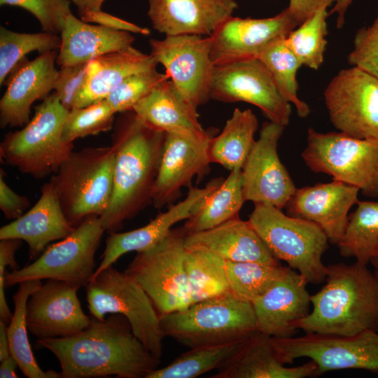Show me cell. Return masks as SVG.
Instances as JSON below:
<instances>
[{"label":"cell","instance_id":"6da1fadb","mask_svg":"<svg viewBox=\"0 0 378 378\" xmlns=\"http://www.w3.org/2000/svg\"><path fill=\"white\" fill-rule=\"evenodd\" d=\"M57 358L62 378H146L160 363L134 335L128 320L113 314L73 336L37 340Z\"/></svg>","mask_w":378,"mask_h":378},{"label":"cell","instance_id":"7a4b0ae2","mask_svg":"<svg viewBox=\"0 0 378 378\" xmlns=\"http://www.w3.org/2000/svg\"><path fill=\"white\" fill-rule=\"evenodd\" d=\"M115 123L112 146L115 158L113 192L101 216L108 234L136 216L150 202L162 153L165 132L145 123L133 110Z\"/></svg>","mask_w":378,"mask_h":378},{"label":"cell","instance_id":"3957f363","mask_svg":"<svg viewBox=\"0 0 378 378\" xmlns=\"http://www.w3.org/2000/svg\"><path fill=\"white\" fill-rule=\"evenodd\" d=\"M326 284L311 295L312 310L296 327L305 333L351 336L378 332V279L356 261L327 266Z\"/></svg>","mask_w":378,"mask_h":378},{"label":"cell","instance_id":"277c9868","mask_svg":"<svg viewBox=\"0 0 378 378\" xmlns=\"http://www.w3.org/2000/svg\"><path fill=\"white\" fill-rule=\"evenodd\" d=\"M159 318L164 336L189 349L244 341L258 331L252 303L230 291Z\"/></svg>","mask_w":378,"mask_h":378},{"label":"cell","instance_id":"5b68a950","mask_svg":"<svg viewBox=\"0 0 378 378\" xmlns=\"http://www.w3.org/2000/svg\"><path fill=\"white\" fill-rule=\"evenodd\" d=\"M69 111L55 92L48 95L34 107L27 124L4 136L0 144L1 159L36 179L54 174L74 151L73 143L62 139Z\"/></svg>","mask_w":378,"mask_h":378},{"label":"cell","instance_id":"8992f818","mask_svg":"<svg viewBox=\"0 0 378 378\" xmlns=\"http://www.w3.org/2000/svg\"><path fill=\"white\" fill-rule=\"evenodd\" d=\"M248 221L275 258L288 263L308 284L325 281L327 266L322 257L329 240L317 224L262 204H255Z\"/></svg>","mask_w":378,"mask_h":378},{"label":"cell","instance_id":"52a82bcc","mask_svg":"<svg viewBox=\"0 0 378 378\" xmlns=\"http://www.w3.org/2000/svg\"><path fill=\"white\" fill-rule=\"evenodd\" d=\"M115 152L113 146L73 151L52 175L63 212L74 227L85 217L106 211L113 186Z\"/></svg>","mask_w":378,"mask_h":378},{"label":"cell","instance_id":"ba28073f","mask_svg":"<svg viewBox=\"0 0 378 378\" xmlns=\"http://www.w3.org/2000/svg\"><path fill=\"white\" fill-rule=\"evenodd\" d=\"M85 286L92 317L102 321L107 314L124 316L134 335L155 358L161 359L164 336L159 314L139 284L111 265L93 276Z\"/></svg>","mask_w":378,"mask_h":378},{"label":"cell","instance_id":"9c48e42d","mask_svg":"<svg viewBox=\"0 0 378 378\" xmlns=\"http://www.w3.org/2000/svg\"><path fill=\"white\" fill-rule=\"evenodd\" d=\"M301 157L313 172L328 174L358 188L365 197L378 198V139H356L310 127Z\"/></svg>","mask_w":378,"mask_h":378},{"label":"cell","instance_id":"30bf717a","mask_svg":"<svg viewBox=\"0 0 378 378\" xmlns=\"http://www.w3.org/2000/svg\"><path fill=\"white\" fill-rule=\"evenodd\" d=\"M186 235L183 227L172 229L155 246L136 252L124 271L146 293L159 315L192 304L184 265Z\"/></svg>","mask_w":378,"mask_h":378},{"label":"cell","instance_id":"8fae6325","mask_svg":"<svg viewBox=\"0 0 378 378\" xmlns=\"http://www.w3.org/2000/svg\"><path fill=\"white\" fill-rule=\"evenodd\" d=\"M104 232L99 216L85 217L69 236L47 246L34 262L6 274L5 286L42 279L86 286L97 269L94 255Z\"/></svg>","mask_w":378,"mask_h":378},{"label":"cell","instance_id":"7c38bea8","mask_svg":"<svg viewBox=\"0 0 378 378\" xmlns=\"http://www.w3.org/2000/svg\"><path fill=\"white\" fill-rule=\"evenodd\" d=\"M272 340L286 365L307 357L316 363L320 375L349 369L378 372V332L374 330L351 336L305 333Z\"/></svg>","mask_w":378,"mask_h":378},{"label":"cell","instance_id":"4fadbf2b","mask_svg":"<svg viewBox=\"0 0 378 378\" xmlns=\"http://www.w3.org/2000/svg\"><path fill=\"white\" fill-rule=\"evenodd\" d=\"M150 55L165 69L185 100L197 108L210 99L214 65L211 57V36L167 35L149 41Z\"/></svg>","mask_w":378,"mask_h":378},{"label":"cell","instance_id":"5bb4252c","mask_svg":"<svg viewBox=\"0 0 378 378\" xmlns=\"http://www.w3.org/2000/svg\"><path fill=\"white\" fill-rule=\"evenodd\" d=\"M324 100L337 130L356 139H378L377 77L354 66L342 69L326 88Z\"/></svg>","mask_w":378,"mask_h":378},{"label":"cell","instance_id":"9a60e30c","mask_svg":"<svg viewBox=\"0 0 378 378\" xmlns=\"http://www.w3.org/2000/svg\"><path fill=\"white\" fill-rule=\"evenodd\" d=\"M210 99L244 102L260 108L269 121L288 125L291 104L281 94L271 73L258 58L214 66Z\"/></svg>","mask_w":378,"mask_h":378},{"label":"cell","instance_id":"2e32d148","mask_svg":"<svg viewBox=\"0 0 378 378\" xmlns=\"http://www.w3.org/2000/svg\"><path fill=\"white\" fill-rule=\"evenodd\" d=\"M285 126L265 122L241 169L245 201L282 209L296 190L286 167L281 162L277 146Z\"/></svg>","mask_w":378,"mask_h":378},{"label":"cell","instance_id":"e0dca14e","mask_svg":"<svg viewBox=\"0 0 378 378\" xmlns=\"http://www.w3.org/2000/svg\"><path fill=\"white\" fill-rule=\"evenodd\" d=\"M217 130L209 128L201 134L165 133L152 203L161 209L181 195L183 187L190 186L194 176L202 177L211 163L209 148Z\"/></svg>","mask_w":378,"mask_h":378},{"label":"cell","instance_id":"ac0fdd59","mask_svg":"<svg viewBox=\"0 0 378 378\" xmlns=\"http://www.w3.org/2000/svg\"><path fill=\"white\" fill-rule=\"evenodd\" d=\"M298 27L288 8L267 18L226 20L211 36V57L214 66L256 58L273 42L285 38Z\"/></svg>","mask_w":378,"mask_h":378},{"label":"cell","instance_id":"d6986e66","mask_svg":"<svg viewBox=\"0 0 378 378\" xmlns=\"http://www.w3.org/2000/svg\"><path fill=\"white\" fill-rule=\"evenodd\" d=\"M79 287L53 279L41 284L26 307L28 330L38 340L73 336L87 328L91 318L83 311Z\"/></svg>","mask_w":378,"mask_h":378},{"label":"cell","instance_id":"ffe728a7","mask_svg":"<svg viewBox=\"0 0 378 378\" xmlns=\"http://www.w3.org/2000/svg\"><path fill=\"white\" fill-rule=\"evenodd\" d=\"M56 50L39 54L33 60L21 59L7 76L0 100V126L22 127L30 120L34 102L45 99L54 90L58 70Z\"/></svg>","mask_w":378,"mask_h":378},{"label":"cell","instance_id":"44dd1931","mask_svg":"<svg viewBox=\"0 0 378 378\" xmlns=\"http://www.w3.org/2000/svg\"><path fill=\"white\" fill-rule=\"evenodd\" d=\"M359 189L340 181L297 188L286 206L288 215L317 224L329 241L337 244L349 220V211L358 201Z\"/></svg>","mask_w":378,"mask_h":378},{"label":"cell","instance_id":"7402d4cb","mask_svg":"<svg viewBox=\"0 0 378 378\" xmlns=\"http://www.w3.org/2000/svg\"><path fill=\"white\" fill-rule=\"evenodd\" d=\"M307 284L301 274L287 267L279 279L251 302L258 330L275 338L293 337L297 323L309 313Z\"/></svg>","mask_w":378,"mask_h":378},{"label":"cell","instance_id":"603a6c76","mask_svg":"<svg viewBox=\"0 0 378 378\" xmlns=\"http://www.w3.org/2000/svg\"><path fill=\"white\" fill-rule=\"evenodd\" d=\"M235 0H148L154 29L167 35L210 36L237 8Z\"/></svg>","mask_w":378,"mask_h":378},{"label":"cell","instance_id":"cb8c5ba5","mask_svg":"<svg viewBox=\"0 0 378 378\" xmlns=\"http://www.w3.org/2000/svg\"><path fill=\"white\" fill-rule=\"evenodd\" d=\"M223 180L213 179L202 188L190 186L183 200L169 206L165 212L160 213L146 225L131 231L109 234L102 261L93 276L113 265L125 253L142 251L159 243L169 233L173 225L189 218L195 206Z\"/></svg>","mask_w":378,"mask_h":378},{"label":"cell","instance_id":"d4e9b609","mask_svg":"<svg viewBox=\"0 0 378 378\" xmlns=\"http://www.w3.org/2000/svg\"><path fill=\"white\" fill-rule=\"evenodd\" d=\"M74 228L66 218L56 191L48 181L42 186L39 199L28 211L0 228V239L26 241L30 258L36 259L50 242L66 237Z\"/></svg>","mask_w":378,"mask_h":378},{"label":"cell","instance_id":"484cf974","mask_svg":"<svg viewBox=\"0 0 378 378\" xmlns=\"http://www.w3.org/2000/svg\"><path fill=\"white\" fill-rule=\"evenodd\" d=\"M316 363L287 367L272 337L260 331L244 341L239 350L211 378H305L319 376Z\"/></svg>","mask_w":378,"mask_h":378},{"label":"cell","instance_id":"4316f807","mask_svg":"<svg viewBox=\"0 0 378 378\" xmlns=\"http://www.w3.org/2000/svg\"><path fill=\"white\" fill-rule=\"evenodd\" d=\"M185 248H204L225 261L280 264L248 220L239 217L208 230L186 234Z\"/></svg>","mask_w":378,"mask_h":378},{"label":"cell","instance_id":"83f0119b","mask_svg":"<svg viewBox=\"0 0 378 378\" xmlns=\"http://www.w3.org/2000/svg\"><path fill=\"white\" fill-rule=\"evenodd\" d=\"M158 64L150 54L132 46L93 58L88 62L85 82L74 108L106 99L127 77L156 69Z\"/></svg>","mask_w":378,"mask_h":378},{"label":"cell","instance_id":"f1b7e54d","mask_svg":"<svg viewBox=\"0 0 378 378\" xmlns=\"http://www.w3.org/2000/svg\"><path fill=\"white\" fill-rule=\"evenodd\" d=\"M60 34L56 64L60 67L90 62L93 58L130 46L134 37L129 31L93 25L69 15Z\"/></svg>","mask_w":378,"mask_h":378},{"label":"cell","instance_id":"f546056e","mask_svg":"<svg viewBox=\"0 0 378 378\" xmlns=\"http://www.w3.org/2000/svg\"><path fill=\"white\" fill-rule=\"evenodd\" d=\"M132 110L145 123L165 133L201 134L206 131L199 122L197 109L169 79L155 87Z\"/></svg>","mask_w":378,"mask_h":378},{"label":"cell","instance_id":"4dcf8cb0","mask_svg":"<svg viewBox=\"0 0 378 378\" xmlns=\"http://www.w3.org/2000/svg\"><path fill=\"white\" fill-rule=\"evenodd\" d=\"M241 169H236L194 208L183 227L186 234L212 228L239 217L245 202Z\"/></svg>","mask_w":378,"mask_h":378},{"label":"cell","instance_id":"1f68e13d","mask_svg":"<svg viewBox=\"0 0 378 378\" xmlns=\"http://www.w3.org/2000/svg\"><path fill=\"white\" fill-rule=\"evenodd\" d=\"M258 127L256 115L251 109L236 108L222 132L211 140V163H217L230 172L242 169L255 140Z\"/></svg>","mask_w":378,"mask_h":378},{"label":"cell","instance_id":"d6a6232c","mask_svg":"<svg viewBox=\"0 0 378 378\" xmlns=\"http://www.w3.org/2000/svg\"><path fill=\"white\" fill-rule=\"evenodd\" d=\"M42 284L41 280H29L19 284L13 297L15 309L7 326L10 355L28 378H62L61 372L43 371L38 365L29 344L26 321V307L30 295Z\"/></svg>","mask_w":378,"mask_h":378},{"label":"cell","instance_id":"836d02e7","mask_svg":"<svg viewBox=\"0 0 378 378\" xmlns=\"http://www.w3.org/2000/svg\"><path fill=\"white\" fill-rule=\"evenodd\" d=\"M337 244L340 254L368 265L378 247V202L358 201Z\"/></svg>","mask_w":378,"mask_h":378},{"label":"cell","instance_id":"e575fe53","mask_svg":"<svg viewBox=\"0 0 378 378\" xmlns=\"http://www.w3.org/2000/svg\"><path fill=\"white\" fill-rule=\"evenodd\" d=\"M185 269L192 304L230 292L225 260L200 248H186Z\"/></svg>","mask_w":378,"mask_h":378},{"label":"cell","instance_id":"d590c367","mask_svg":"<svg viewBox=\"0 0 378 378\" xmlns=\"http://www.w3.org/2000/svg\"><path fill=\"white\" fill-rule=\"evenodd\" d=\"M244 341L190 349L146 378H195L226 365Z\"/></svg>","mask_w":378,"mask_h":378},{"label":"cell","instance_id":"8d00e7d4","mask_svg":"<svg viewBox=\"0 0 378 378\" xmlns=\"http://www.w3.org/2000/svg\"><path fill=\"white\" fill-rule=\"evenodd\" d=\"M285 38L271 43L256 58L270 71L281 94L287 102L294 105L298 116L306 118L310 113V108L298 95L296 79L297 72L302 65L286 45Z\"/></svg>","mask_w":378,"mask_h":378},{"label":"cell","instance_id":"74e56055","mask_svg":"<svg viewBox=\"0 0 378 378\" xmlns=\"http://www.w3.org/2000/svg\"><path fill=\"white\" fill-rule=\"evenodd\" d=\"M230 292L252 302L267 292L284 274L287 267L258 262L225 261Z\"/></svg>","mask_w":378,"mask_h":378},{"label":"cell","instance_id":"f35d334b","mask_svg":"<svg viewBox=\"0 0 378 378\" xmlns=\"http://www.w3.org/2000/svg\"><path fill=\"white\" fill-rule=\"evenodd\" d=\"M327 8H321L291 31L285 42L302 66L317 70L322 65L327 45Z\"/></svg>","mask_w":378,"mask_h":378},{"label":"cell","instance_id":"ab89813d","mask_svg":"<svg viewBox=\"0 0 378 378\" xmlns=\"http://www.w3.org/2000/svg\"><path fill=\"white\" fill-rule=\"evenodd\" d=\"M61 38L50 32L18 33L0 27V84L15 66L33 51L42 54L59 49Z\"/></svg>","mask_w":378,"mask_h":378},{"label":"cell","instance_id":"60d3db41","mask_svg":"<svg viewBox=\"0 0 378 378\" xmlns=\"http://www.w3.org/2000/svg\"><path fill=\"white\" fill-rule=\"evenodd\" d=\"M115 111L106 99L69 111L62 130V139L73 143L79 138L96 135L111 130Z\"/></svg>","mask_w":378,"mask_h":378},{"label":"cell","instance_id":"b9f144b4","mask_svg":"<svg viewBox=\"0 0 378 378\" xmlns=\"http://www.w3.org/2000/svg\"><path fill=\"white\" fill-rule=\"evenodd\" d=\"M169 79L156 69L133 74L125 79L106 99L115 113L132 110L155 87Z\"/></svg>","mask_w":378,"mask_h":378},{"label":"cell","instance_id":"7bdbcfd3","mask_svg":"<svg viewBox=\"0 0 378 378\" xmlns=\"http://www.w3.org/2000/svg\"><path fill=\"white\" fill-rule=\"evenodd\" d=\"M71 0H0L1 6L20 7L39 22L42 31L60 34L66 17L72 13Z\"/></svg>","mask_w":378,"mask_h":378},{"label":"cell","instance_id":"ee69618b","mask_svg":"<svg viewBox=\"0 0 378 378\" xmlns=\"http://www.w3.org/2000/svg\"><path fill=\"white\" fill-rule=\"evenodd\" d=\"M347 59L352 66L378 78V17L370 26L357 31Z\"/></svg>","mask_w":378,"mask_h":378},{"label":"cell","instance_id":"f6af8a7d","mask_svg":"<svg viewBox=\"0 0 378 378\" xmlns=\"http://www.w3.org/2000/svg\"><path fill=\"white\" fill-rule=\"evenodd\" d=\"M88 62L62 66L58 70L54 90L62 105L69 111L74 107L83 85Z\"/></svg>","mask_w":378,"mask_h":378},{"label":"cell","instance_id":"bcb514c9","mask_svg":"<svg viewBox=\"0 0 378 378\" xmlns=\"http://www.w3.org/2000/svg\"><path fill=\"white\" fill-rule=\"evenodd\" d=\"M22 245L18 239H0V321L8 324L13 316L5 295L6 268L9 266L13 270L18 269L15 259L16 251Z\"/></svg>","mask_w":378,"mask_h":378},{"label":"cell","instance_id":"7dc6e473","mask_svg":"<svg viewBox=\"0 0 378 378\" xmlns=\"http://www.w3.org/2000/svg\"><path fill=\"white\" fill-rule=\"evenodd\" d=\"M30 202L24 195L13 191L6 183L4 171L0 173V209L6 218L15 220L22 216L29 208Z\"/></svg>","mask_w":378,"mask_h":378},{"label":"cell","instance_id":"c3c4849f","mask_svg":"<svg viewBox=\"0 0 378 378\" xmlns=\"http://www.w3.org/2000/svg\"><path fill=\"white\" fill-rule=\"evenodd\" d=\"M85 22H94L113 29L148 35L150 30L124 20L102 10L88 13L80 18Z\"/></svg>","mask_w":378,"mask_h":378},{"label":"cell","instance_id":"681fc988","mask_svg":"<svg viewBox=\"0 0 378 378\" xmlns=\"http://www.w3.org/2000/svg\"><path fill=\"white\" fill-rule=\"evenodd\" d=\"M337 0H290L288 7L298 26L312 18L321 8H328Z\"/></svg>","mask_w":378,"mask_h":378},{"label":"cell","instance_id":"f907efd6","mask_svg":"<svg viewBox=\"0 0 378 378\" xmlns=\"http://www.w3.org/2000/svg\"><path fill=\"white\" fill-rule=\"evenodd\" d=\"M105 0H71L77 7L80 18L84 15L102 10V6Z\"/></svg>","mask_w":378,"mask_h":378},{"label":"cell","instance_id":"816d5d0a","mask_svg":"<svg viewBox=\"0 0 378 378\" xmlns=\"http://www.w3.org/2000/svg\"><path fill=\"white\" fill-rule=\"evenodd\" d=\"M18 366L14 358L10 355L6 358L1 361L0 377L1 378H16L18 375L15 372Z\"/></svg>","mask_w":378,"mask_h":378},{"label":"cell","instance_id":"f5cc1de1","mask_svg":"<svg viewBox=\"0 0 378 378\" xmlns=\"http://www.w3.org/2000/svg\"><path fill=\"white\" fill-rule=\"evenodd\" d=\"M352 0H337L335 6L330 11L329 14L337 13V19L336 26L338 29H341L344 24V15L349 6L351 4Z\"/></svg>","mask_w":378,"mask_h":378},{"label":"cell","instance_id":"db71d44e","mask_svg":"<svg viewBox=\"0 0 378 378\" xmlns=\"http://www.w3.org/2000/svg\"><path fill=\"white\" fill-rule=\"evenodd\" d=\"M10 355L7 334V324L0 321V361Z\"/></svg>","mask_w":378,"mask_h":378},{"label":"cell","instance_id":"11a10c76","mask_svg":"<svg viewBox=\"0 0 378 378\" xmlns=\"http://www.w3.org/2000/svg\"><path fill=\"white\" fill-rule=\"evenodd\" d=\"M371 265L374 267L375 270H378V247L377 249L372 256L370 260Z\"/></svg>","mask_w":378,"mask_h":378},{"label":"cell","instance_id":"9f6ffc18","mask_svg":"<svg viewBox=\"0 0 378 378\" xmlns=\"http://www.w3.org/2000/svg\"><path fill=\"white\" fill-rule=\"evenodd\" d=\"M374 274H376L377 279H378V270H374Z\"/></svg>","mask_w":378,"mask_h":378}]
</instances>
